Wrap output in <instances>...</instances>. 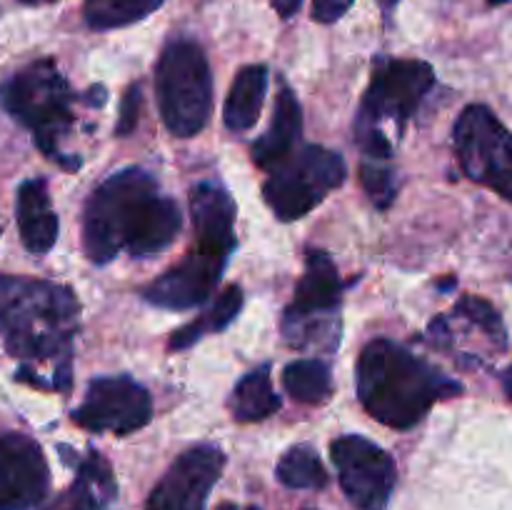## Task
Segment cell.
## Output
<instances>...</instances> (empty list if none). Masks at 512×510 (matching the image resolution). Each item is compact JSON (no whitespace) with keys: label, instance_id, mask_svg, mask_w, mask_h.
<instances>
[{"label":"cell","instance_id":"cell-1","mask_svg":"<svg viewBox=\"0 0 512 510\" xmlns=\"http://www.w3.org/2000/svg\"><path fill=\"white\" fill-rule=\"evenodd\" d=\"M183 213L158 178L145 168H123L90 193L83 210V250L95 265H105L128 250L150 258L175 243Z\"/></svg>","mask_w":512,"mask_h":510},{"label":"cell","instance_id":"cell-2","mask_svg":"<svg viewBox=\"0 0 512 510\" xmlns=\"http://www.w3.org/2000/svg\"><path fill=\"white\" fill-rule=\"evenodd\" d=\"M80 328L78 295L53 280L0 275V335L13 358L50 365L53 390H70V355Z\"/></svg>","mask_w":512,"mask_h":510},{"label":"cell","instance_id":"cell-3","mask_svg":"<svg viewBox=\"0 0 512 510\" xmlns=\"http://www.w3.org/2000/svg\"><path fill=\"white\" fill-rule=\"evenodd\" d=\"M360 405L378 423L408 430L428 415L438 400L463 393L458 380L390 338H375L363 348L355 368Z\"/></svg>","mask_w":512,"mask_h":510},{"label":"cell","instance_id":"cell-4","mask_svg":"<svg viewBox=\"0 0 512 510\" xmlns=\"http://www.w3.org/2000/svg\"><path fill=\"white\" fill-rule=\"evenodd\" d=\"M195 243L183 260L143 290L145 303L163 310L203 305L218 288L235 250V203L223 183L200 180L190 190Z\"/></svg>","mask_w":512,"mask_h":510},{"label":"cell","instance_id":"cell-5","mask_svg":"<svg viewBox=\"0 0 512 510\" xmlns=\"http://www.w3.org/2000/svg\"><path fill=\"white\" fill-rule=\"evenodd\" d=\"M75 103H83V95L70 88L53 58L33 60L0 85V108L33 133L45 158L70 173L83 165L63 148L75 125Z\"/></svg>","mask_w":512,"mask_h":510},{"label":"cell","instance_id":"cell-6","mask_svg":"<svg viewBox=\"0 0 512 510\" xmlns=\"http://www.w3.org/2000/svg\"><path fill=\"white\" fill-rule=\"evenodd\" d=\"M433 85L435 70L425 60L375 58L370 85L355 118V140L365 158H393V140L383 133V123H393L403 133Z\"/></svg>","mask_w":512,"mask_h":510},{"label":"cell","instance_id":"cell-7","mask_svg":"<svg viewBox=\"0 0 512 510\" xmlns=\"http://www.w3.org/2000/svg\"><path fill=\"white\" fill-rule=\"evenodd\" d=\"M155 95L165 128L193 138L208 125L213 110V73L205 50L190 38H175L155 65Z\"/></svg>","mask_w":512,"mask_h":510},{"label":"cell","instance_id":"cell-8","mask_svg":"<svg viewBox=\"0 0 512 510\" xmlns=\"http://www.w3.org/2000/svg\"><path fill=\"white\" fill-rule=\"evenodd\" d=\"M348 178L343 155L323 145H303L290 150L270 168L263 198L280 220H298L318 208Z\"/></svg>","mask_w":512,"mask_h":510},{"label":"cell","instance_id":"cell-9","mask_svg":"<svg viewBox=\"0 0 512 510\" xmlns=\"http://www.w3.org/2000/svg\"><path fill=\"white\" fill-rule=\"evenodd\" d=\"M453 145L460 168L475 183L512 203V133L488 105H468L455 120Z\"/></svg>","mask_w":512,"mask_h":510},{"label":"cell","instance_id":"cell-10","mask_svg":"<svg viewBox=\"0 0 512 510\" xmlns=\"http://www.w3.org/2000/svg\"><path fill=\"white\" fill-rule=\"evenodd\" d=\"M340 298H343V280L333 258L325 250H308L303 278L295 285L293 303L285 308L283 315V335L293 348H308L313 340H318L328 325L325 318H333L338 313ZM338 333V328H328Z\"/></svg>","mask_w":512,"mask_h":510},{"label":"cell","instance_id":"cell-11","mask_svg":"<svg viewBox=\"0 0 512 510\" xmlns=\"http://www.w3.org/2000/svg\"><path fill=\"white\" fill-rule=\"evenodd\" d=\"M70 418L90 433L128 435L153 420V400L130 375H105L90 380L83 403Z\"/></svg>","mask_w":512,"mask_h":510},{"label":"cell","instance_id":"cell-12","mask_svg":"<svg viewBox=\"0 0 512 510\" xmlns=\"http://www.w3.org/2000/svg\"><path fill=\"white\" fill-rule=\"evenodd\" d=\"M338 480L355 510H385L393 495L395 470L393 458L380 445L363 435H343L330 445Z\"/></svg>","mask_w":512,"mask_h":510},{"label":"cell","instance_id":"cell-13","mask_svg":"<svg viewBox=\"0 0 512 510\" xmlns=\"http://www.w3.org/2000/svg\"><path fill=\"white\" fill-rule=\"evenodd\" d=\"M223 468L225 453L218 445L185 450L155 485L145 510H205V500Z\"/></svg>","mask_w":512,"mask_h":510},{"label":"cell","instance_id":"cell-14","mask_svg":"<svg viewBox=\"0 0 512 510\" xmlns=\"http://www.w3.org/2000/svg\"><path fill=\"white\" fill-rule=\"evenodd\" d=\"M48 488L43 448L25 433H0V510L38 508Z\"/></svg>","mask_w":512,"mask_h":510},{"label":"cell","instance_id":"cell-15","mask_svg":"<svg viewBox=\"0 0 512 510\" xmlns=\"http://www.w3.org/2000/svg\"><path fill=\"white\" fill-rule=\"evenodd\" d=\"M20 240L33 255H45L58 240V215L50 205L48 183L43 178H30L20 183L15 198Z\"/></svg>","mask_w":512,"mask_h":510},{"label":"cell","instance_id":"cell-16","mask_svg":"<svg viewBox=\"0 0 512 510\" xmlns=\"http://www.w3.org/2000/svg\"><path fill=\"white\" fill-rule=\"evenodd\" d=\"M118 495L113 468L108 460L90 448L85 458L78 460V475L68 490L58 495L45 510H105Z\"/></svg>","mask_w":512,"mask_h":510},{"label":"cell","instance_id":"cell-17","mask_svg":"<svg viewBox=\"0 0 512 510\" xmlns=\"http://www.w3.org/2000/svg\"><path fill=\"white\" fill-rule=\"evenodd\" d=\"M300 135H303V108H300L293 90L283 88L278 95V103H275L273 123L255 140L253 150H250L253 153V163L258 168L270 170L278 160H283L295 148Z\"/></svg>","mask_w":512,"mask_h":510},{"label":"cell","instance_id":"cell-18","mask_svg":"<svg viewBox=\"0 0 512 510\" xmlns=\"http://www.w3.org/2000/svg\"><path fill=\"white\" fill-rule=\"evenodd\" d=\"M265 93H268V65H245L230 85L223 113L225 125L235 133L253 128L263 110Z\"/></svg>","mask_w":512,"mask_h":510},{"label":"cell","instance_id":"cell-19","mask_svg":"<svg viewBox=\"0 0 512 510\" xmlns=\"http://www.w3.org/2000/svg\"><path fill=\"white\" fill-rule=\"evenodd\" d=\"M280 410V395L270 385V365H258L238 380L230 395V413L238 423H258Z\"/></svg>","mask_w":512,"mask_h":510},{"label":"cell","instance_id":"cell-20","mask_svg":"<svg viewBox=\"0 0 512 510\" xmlns=\"http://www.w3.org/2000/svg\"><path fill=\"white\" fill-rule=\"evenodd\" d=\"M240 310H243V290H240L238 285H228V288L218 295L215 305L203 315V318L183 325V328H178L173 335H170L168 348L170 350L193 348L203 335L220 333V330L228 328V325L238 318Z\"/></svg>","mask_w":512,"mask_h":510},{"label":"cell","instance_id":"cell-21","mask_svg":"<svg viewBox=\"0 0 512 510\" xmlns=\"http://www.w3.org/2000/svg\"><path fill=\"white\" fill-rule=\"evenodd\" d=\"M283 385L288 395L308 405H320L333 393V378H330L328 363L318 358H303L285 365Z\"/></svg>","mask_w":512,"mask_h":510},{"label":"cell","instance_id":"cell-22","mask_svg":"<svg viewBox=\"0 0 512 510\" xmlns=\"http://www.w3.org/2000/svg\"><path fill=\"white\" fill-rule=\"evenodd\" d=\"M165 0H85V23L93 30H113L148 18Z\"/></svg>","mask_w":512,"mask_h":510},{"label":"cell","instance_id":"cell-23","mask_svg":"<svg viewBox=\"0 0 512 510\" xmlns=\"http://www.w3.org/2000/svg\"><path fill=\"white\" fill-rule=\"evenodd\" d=\"M278 480L288 488H325L328 485V473L320 463L318 450L310 445H295L280 458Z\"/></svg>","mask_w":512,"mask_h":510},{"label":"cell","instance_id":"cell-24","mask_svg":"<svg viewBox=\"0 0 512 510\" xmlns=\"http://www.w3.org/2000/svg\"><path fill=\"white\" fill-rule=\"evenodd\" d=\"M450 315L463 318V323L478 328L498 353H503V350L508 348V330H505V323L503 318H500V313L488 303V300L478 298V295H463V298L455 303L453 313Z\"/></svg>","mask_w":512,"mask_h":510},{"label":"cell","instance_id":"cell-25","mask_svg":"<svg viewBox=\"0 0 512 510\" xmlns=\"http://www.w3.org/2000/svg\"><path fill=\"white\" fill-rule=\"evenodd\" d=\"M360 183H363L365 193L370 195L375 208L385 210L395 200L398 193V180H395V170L390 165H383L380 160H365L360 165Z\"/></svg>","mask_w":512,"mask_h":510},{"label":"cell","instance_id":"cell-26","mask_svg":"<svg viewBox=\"0 0 512 510\" xmlns=\"http://www.w3.org/2000/svg\"><path fill=\"white\" fill-rule=\"evenodd\" d=\"M140 113H143V90L138 83L128 85V90L120 98V110H118V125H115V135L125 138V135L133 133L140 123Z\"/></svg>","mask_w":512,"mask_h":510},{"label":"cell","instance_id":"cell-27","mask_svg":"<svg viewBox=\"0 0 512 510\" xmlns=\"http://www.w3.org/2000/svg\"><path fill=\"white\" fill-rule=\"evenodd\" d=\"M353 3L355 0H313V18L325 25L335 23L353 8Z\"/></svg>","mask_w":512,"mask_h":510},{"label":"cell","instance_id":"cell-28","mask_svg":"<svg viewBox=\"0 0 512 510\" xmlns=\"http://www.w3.org/2000/svg\"><path fill=\"white\" fill-rule=\"evenodd\" d=\"M300 3H303V0H270V5L275 8V13H278L280 18H285V20L293 18V15L298 13Z\"/></svg>","mask_w":512,"mask_h":510},{"label":"cell","instance_id":"cell-29","mask_svg":"<svg viewBox=\"0 0 512 510\" xmlns=\"http://www.w3.org/2000/svg\"><path fill=\"white\" fill-rule=\"evenodd\" d=\"M378 3H380V10H383L385 18H390V15H393V10L398 8L400 0H378Z\"/></svg>","mask_w":512,"mask_h":510},{"label":"cell","instance_id":"cell-30","mask_svg":"<svg viewBox=\"0 0 512 510\" xmlns=\"http://www.w3.org/2000/svg\"><path fill=\"white\" fill-rule=\"evenodd\" d=\"M503 388H505V395L512 400V365L503 373Z\"/></svg>","mask_w":512,"mask_h":510},{"label":"cell","instance_id":"cell-31","mask_svg":"<svg viewBox=\"0 0 512 510\" xmlns=\"http://www.w3.org/2000/svg\"><path fill=\"white\" fill-rule=\"evenodd\" d=\"M18 3H23V5H48V3H55V0H18Z\"/></svg>","mask_w":512,"mask_h":510},{"label":"cell","instance_id":"cell-32","mask_svg":"<svg viewBox=\"0 0 512 510\" xmlns=\"http://www.w3.org/2000/svg\"><path fill=\"white\" fill-rule=\"evenodd\" d=\"M218 510H238V508H235V505L233 503H223V505H220V508Z\"/></svg>","mask_w":512,"mask_h":510},{"label":"cell","instance_id":"cell-33","mask_svg":"<svg viewBox=\"0 0 512 510\" xmlns=\"http://www.w3.org/2000/svg\"><path fill=\"white\" fill-rule=\"evenodd\" d=\"M505 3H512V0H490V5H505Z\"/></svg>","mask_w":512,"mask_h":510},{"label":"cell","instance_id":"cell-34","mask_svg":"<svg viewBox=\"0 0 512 510\" xmlns=\"http://www.w3.org/2000/svg\"><path fill=\"white\" fill-rule=\"evenodd\" d=\"M248 510H260V508H248Z\"/></svg>","mask_w":512,"mask_h":510}]
</instances>
